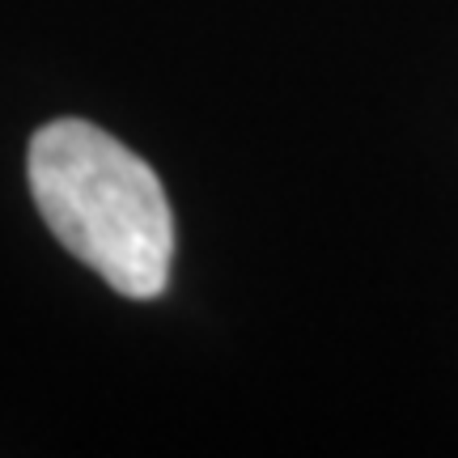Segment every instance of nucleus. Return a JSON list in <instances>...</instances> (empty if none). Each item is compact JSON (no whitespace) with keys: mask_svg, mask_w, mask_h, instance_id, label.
Listing matches in <instances>:
<instances>
[{"mask_svg":"<svg viewBox=\"0 0 458 458\" xmlns=\"http://www.w3.org/2000/svg\"><path fill=\"white\" fill-rule=\"evenodd\" d=\"M34 204L64 250L119 297L165 293L174 259V213L157 170L85 119H55L26 153Z\"/></svg>","mask_w":458,"mask_h":458,"instance_id":"obj_1","label":"nucleus"}]
</instances>
